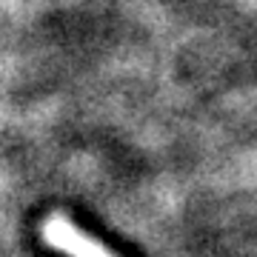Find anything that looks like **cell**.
<instances>
[{
	"instance_id": "obj_1",
	"label": "cell",
	"mask_w": 257,
	"mask_h": 257,
	"mask_svg": "<svg viewBox=\"0 0 257 257\" xmlns=\"http://www.w3.org/2000/svg\"><path fill=\"white\" fill-rule=\"evenodd\" d=\"M43 237H46L49 246L60 248L69 257H114L106 246H100L97 240H92L86 231H80L63 217H52L43 226Z\"/></svg>"
}]
</instances>
